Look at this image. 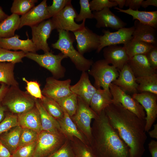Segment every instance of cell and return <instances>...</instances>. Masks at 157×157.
Returning a JSON list of instances; mask_svg holds the SVG:
<instances>
[{
    "label": "cell",
    "instance_id": "1",
    "mask_svg": "<svg viewBox=\"0 0 157 157\" xmlns=\"http://www.w3.org/2000/svg\"><path fill=\"white\" fill-rule=\"evenodd\" d=\"M104 110L110 124L129 147L130 157H142L147 138L145 119L138 117L119 103H113Z\"/></svg>",
    "mask_w": 157,
    "mask_h": 157
},
{
    "label": "cell",
    "instance_id": "2",
    "mask_svg": "<svg viewBox=\"0 0 157 157\" xmlns=\"http://www.w3.org/2000/svg\"><path fill=\"white\" fill-rule=\"evenodd\" d=\"M95 119L91 150L94 157H130L129 147L110 124L105 110Z\"/></svg>",
    "mask_w": 157,
    "mask_h": 157
},
{
    "label": "cell",
    "instance_id": "3",
    "mask_svg": "<svg viewBox=\"0 0 157 157\" xmlns=\"http://www.w3.org/2000/svg\"><path fill=\"white\" fill-rule=\"evenodd\" d=\"M57 31L58 39L52 44V47L69 58L78 70L82 72L88 71L94 63L93 60L85 58L74 48L73 43L75 38L71 33L64 30Z\"/></svg>",
    "mask_w": 157,
    "mask_h": 157
},
{
    "label": "cell",
    "instance_id": "4",
    "mask_svg": "<svg viewBox=\"0 0 157 157\" xmlns=\"http://www.w3.org/2000/svg\"><path fill=\"white\" fill-rule=\"evenodd\" d=\"M1 103L12 113L17 115L35 106V98L17 86H10Z\"/></svg>",
    "mask_w": 157,
    "mask_h": 157
},
{
    "label": "cell",
    "instance_id": "5",
    "mask_svg": "<svg viewBox=\"0 0 157 157\" xmlns=\"http://www.w3.org/2000/svg\"><path fill=\"white\" fill-rule=\"evenodd\" d=\"M88 74L94 79L93 86L97 89L109 91L110 85L119 76L118 70L110 65L104 59H100L94 62L88 71Z\"/></svg>",
    "mask_w": 157,
    "mask_h": 157
},
{
    "label": "cell",
    "instance_id": "6",
    "mask_svg": "<svg viewBox=\"0 0 157 157\" xmlns=\"http://www.w3.org/2000/svg\"><path fill=\"white\" fill-rule=\"evenodd\" d=\"M25 57L37 63L40 66L49 71L52 76L58 79L64 77L66 69L61 64V62L67 57L60 52L54 54L51 52L39 54L36 53H26Z\"/></svg>",
    "mask_w": 157,
    "mask_h": 157
},
{
    "label": "cell",
    "instance_id": "7",
    "mask_svg": "<svg viewBox=\"0 0 157 157\" xmlns=\"http://www.w3.org/2000/svg\"><path fill=\"white\" fill-rule=\"evenodd\" d=\"M78 15L71 3H69L52 17L51 19L55 29L74 33L82 29L85 26V20H83L81 24L76 23L75 20Z\"/></svg>",
    "mask_w": 157,
    "mask_h": 157
},
{
    "label": "cell",
    "instance_id": "8",
    "mask_svg": "<svg viewBox=\"0 0 157 157\" xmlns=\"http://www.w3.org/2000/svg\"><path fill=\"white\" fill-rule=\"evenodd\" d=\"M61 133L42 131L38 134L33 157H47L62 144L63 138Z\"/></svg>",
    "mask_w": 157,
    "mask_h": 157
},
{
    "label": "cell",
    "instance_id": "9",
    "mask_svg": "<svg viewBox=\"0 0 157 157\" xmlns=\"http://www.w3.org/2000/svg\"><path fill=\"white\" fill-rule=\"evenodd\" d=\"M98 116L81 98L78 96V106L75 114L73 116L76 124L86 136L90 142L92 140L91 123L92 119Z\"/></svg>",
    "mask_w": 157,
    "mask_h": 157
},
{
    "label": "cell",
    "instance_id": "10",
    "mask_svg": "<svg viewBox=\"0 0 157 157\" xmlns=\"http://www.w3.org/2000/svg\"><path fill=\"white\" fill-rule=\"evenodd\" d=\"M109 88L112 96L113 103H119L138 117L145 119L146 114L144 110L137 101L112 83L110 85Z\"/></svg>",
    "mask_w": 157,
    "mask_h": 157
},
{
    "label": "cell",
    "instance_id": "11",
    "mask_svg": "<svg viewBox=\"0 0 157 157\" xmlns=\"http://www.w3.org/2000/svg\"><path fill=\"white\" fill-rule=\"evenodd\" d=\"M132 97L142 106L146 112L145 130L148 132L157 117V95L144 92L133 94Z\"/></svg>",
    "mask_w": 157,
    "mask_h": 157
},
{
    "label": "cell",
    "instance_id": "12",
    "mask_svg": "<svg viewBox=\"0 0 157 157\" xmlns=\"http://www.w3.org/2000/svg\"><path fill=\"white\" fill-rule=\"evenodd\" d=\"M31 29L32 41L37 51L42 50L46 53L50 51V48L47 42L52 31L55 29L51 19L44 20L40 23L31 27Z\"/></svg>",
    "mask_w": 157,
    "mask_h": 157
},
{
    "label": "cell",
    "instance_id": "13",
    "mask_svg": "<svg viewBox=\"0 0 157 157\" xmlns=\"http://www.w3.org/2000/svg\"><path fill=\"white\" fill-rule=\"evenodd\" d=\"M134 30V26L123 27L114 32L103 30L102 32L104 34L99 36L100 44L96 52L99 53L103 48L108 46L125 44L133 38Z\"/></svg>",
    "mask_w": 157,
    "mask_h": 157
},
{
    "label": "cell",
    "instance_id": "14",
    "mask_svg": "<svg viewBox=\"0 0 157 157\" xmlns=\"http://www.w3.org/2000/svg\"><path fill=\"white\" fill-rule=\"evenodd\" d=\"M71 83L70 79L62 81L48 77L42 90V94L54 100L68 96L73 93L70 89Z\"/></svg>",
    "mask_w": 157,
    "mask_h": 157
},
{
    "label": "cell",
    "instance_id": "15",
    "mask_svg": "<svg viewBox=\"0 0 157 157\" xmlns=\"http://www.w3.org/2000/svg\"><path fill=\"white\" fill-rule=\"evenodd\" d=\"M77 44L78 51L83 55L97 50L100 44L99 36L87 26L73 33Z\"/></svg>",
    "mask_w": 157,
    "mask_h": 157
},
{
    "label": "cell",
    "instance_id": "16",
    "mask_svg": "<svg viewBox=\"0 0 157 157\" xmlns=\"http://www.w3.org/2000/svg\"><path fill=\"white\" fill-rule=\"evenodd\" d=\"M47 0H43L20 17L18 29L25 26L30 27L37 25L50 17L47 7Z\"/></svg>",
    "mask_w": 157,
    "mask_h": 157
},
{
    "label": "cell",
    "instance_id": "17",
    "mask_svg": "<svg viewBox=\"0 0 157 157\" xmlns=\"http://www.w3.org/2000/svg\"><path fill=\"white\" fill-rule=\"evenodd\" d=\"M92 13L93 18L97 21L95 26L97 28L108 27L118 30L126 25V23L112 12L109 8H105L100 11Z\"/></svg>",
    "mask_w": 157,
    "mask_h": 157
},
{
    "label": "cell",
    "instance_id": "18",
    "mask_svg": "<svg viewBox=\"0 0 157 157\" xmlns=\"http://www.w3.org/2000/svg\"><path fill=\"white\" fill-rule=\"evenodd\" d=\"M103 52L104 59L118 70H121L129 59L124 47L117 45L106 47Z\"/></svg>",
    "mask_w": 157,
    "mask_h": 157
},
{
    "label": "cell",
    "instance_id": "19",
    "mask_svg": "<svg viewBox=\"0 0 157 157\" xmlns=\"http://www.w3.org/2000/svg\"><path fill=\"white\" fill-rule=\"evenodd\" d=\"M70 89L73 93L81 98L89 106L91 99L97 90L91 83L86 72H82L78 81L71 85Z\"/></svg>",
    "mask_w": 157,
    "mask_h": 157
},
{
    "label": "cell",
    "instance_id": "20",
    "mask_svg": "<svg viewBox=\"0 0 157 157\" xmlns=\"http://www.w3.org/2000/svg\"><path fill=\"white\" fill-rule=\"evenodd\" d=\"M118 71L119 76L112 83L125 92L133 94L138 93L136 78L128 64H125L121 70Z\"/></svg>",
    "mask_w": 157,
    "mask_h": 157
},
{
    "label": "cell",
    "instance_id": "21",
    "mask_svg": "<svg viewBox=\"0 0 157 157\" xmlns=\"http://www.w3.org/2000/svg\"><path fill=\"white\" fill-rule=\"evenodd\" d=\"M19 38V35L15 34L11 37L0 38V47L15 51L20 50L25 53H36L37 51L31 39L28 38L26 40H22Z\"/></svg>",
    "mask_w": 157,
    "mask_h": 157
},
{
    "label": "cell",
    "instance_id": "22",
    "mask_svg": "<svg viewBox=\"0 0 157 157\" xmlns=\"http://www.w3.org/2000/svg\"><path fill=\"white\" fill-rule=\"evenodd\" d=\"M136 78L157 74L150 66L145 54H139L130 58L127 63Z\"/></svg>",
    "mask_w": 157,
    "mask_h": 157
},
{
    "label": "cell",
    "instance_id": "23",
    "mask_svg": "<svg viewBox=\"0 0 157 157\" xmlns=\"http://www.w3.org/2000/svg\"><path fill=\"white\" fill-rule=\"evenodd\" d=\"M17 116L19 125L22 128L31 129L38 134L42 131L40 113L35 106Z\"/></svg>",
    "mask_w": 157,
    "mask_h": 157
},
{
    "label": "cell",
    "instance_id": "24",
    "mask_svg": "<svg viewBox=\"0 0 157 157\" xmlns=\"http://www.w3.org/2000/svg\"><path fill=\"white\" fill-rule=\"evenodd\" d=\"M133 38L157 46L156 29L149 25L143 24L135 20Z\"/></svg>",
    "mask_w": 157,
    "mask_h": 157
},
{
    "label": "cell",
    "instance_id": "25",
    "mask_svg": "<svg viewBox=\"0 0 157 157\" xmlns=\"http://www.w3.org/2000/svg\"><path fill=\"white\" fill-rule=\"evenodd\" d=\"M35 101L40 113L42 131L61 133L58 121L47 112L39 99L35 98Z\"/></svg>",
    "mask_w": 157,
    "mask_h": 157
},
{
    "label": "cell",
    "instance_id": "26",
    "mask_svg": "<svg viewBox=\"0 0 157 157\" xmlns=\"http://www.w3.org/2000/svg\"><path fill=\"white\" fill-rule=\"evenodd\" d=\"M113 103L112 95L109 91L97 89L90 102V106L98 115L109 105Z\"/></svg>",
    "mask_w": 157,
    "mask_h": 157
},
{
    "label": "cell",
    "instance_id": "27",
    "mask_svg": "<svg viewBox=\"0 0 157 157\" xmlns=\"http://www.w3.org/2000/svg\"><path fill=\"white\" fill-rule=\"evenodd\" d=\"M114 8L118 12L129 15L133 17V20H137L140 23L149 25L155 28H157V11H146L133 10L130 8L124 10L116 7Z\"/></svg>",
    "mask_w": 157,
    "mask_h": 157
},
{
    "label": "cell",
    "instance_id": "28",
    "mask_svg": "<svg viewBox=\"0 0 157 157\" xmlns=\"http://www.w3.org/2000/svg\"><path fill=\"white\" fill-rule=\"evenodd\" d=\"M22 129L18 125L0 135V140L12 155L18 147Z\"/></svg>",
    "mask_w": 157,
    "mask_h": 157
},
{
    "label": "cell",
    "instance_id": "29",
    "mask_svg": "<svg viewBox=\"0 0 157 157\" xmlns=\"http://www.w3.org/2000/svg\"><path fill=\"white\" fill-rule=\"evenodd\" d=\"M20 22L19 16L12 13L0 23V38H8L15 35Z\"/></svg>",
    "mask_w": 157,
    "mask_h": 157
},
{
    "label": "cell",
    "instance_id": "30",
    "mask_svg": "<svg viewBox=\"0 0 157 157\" xmlns=\"http://www.w3.org/2000/svg\"><path fill=\"white\" fill-rule=\"evenodd\" d=\"M62 109L64 112L63 116L62 118L58 120L61 133L69 138L76 137L83 142V138L76 124L66 111Z\"/></svg>",
    "mask_w": 157,
    "mask_h": 157
},
{
    "label": "cell",
    "instance_id": "31",
    "mask_svg": "<svg viewBox=\"0 0 157 157\" xmlns=\"http://www.w3.org/2000/svg\"><path fill=\"white\" fill-rule=\"evenodd\" d=\"M154 47L151 44L133 38L123 46L129 59L137 55L145 54Z\"/></svg>",
    "mask_w": 157,
    "mask_h": 157
},
{
    "label": "cell",
    "instance_id": "32",
    "mask_svg": "<svg viewBox=\"0 0 157 157\" xmlns=\"http://www.w3.org/2000/svg\"><path fill=\"white\" fill-rule=\"evenodd\" d=\"M15 64L11 62H0V84L4 83L9 87L19 86L14 75Z\"/></svg>",
    "mask_w": 157,
    "mask_h": 157
},
{
    "label": "cell",
    "instance_id": "33",
    "mask_svg": "<svg viewBox=\"0 0 157 157\" xmlns=\"http://www.w3.org/2000/svg\"><path fill=\"white\" fill-rule=\"evenodd\" d=\"M138 92H148L157 95V74L136 78Z\"/></svg>",
    "mask_w": 157,
    "mask_h": 157
},
{
    "label": "cell",
    "instance_id": "34",
    "mask_svg": "<svg viewBox=\"0 0 157 157\" xmlns=\"http://www.w3.org/2000/svg\"><path fill=\"white\" fill-rule=\"evenodd\" d=\"M55 100L71 117L75 114L78 106V96L74 93Z\"/></svg>",
    "mask_w": 157,
    "mask_h": 157
},
{
    "label": "cell",
    "instance_id": "35",
    "mask_svg": "<svg viewBox=\"0 0 157 157\" xmlns=\"http://www.w3.org/2000/svg\"><path fill=\"white\" fill-rule=\"evenodd\" d=\"M40 100L47 112L56 119L58 120L63 117V110L54 100L43 95Z\"/></svg>",
    "mask_w": 157,
    "mask_h": 157
},
{
    "label": "cell",
    "instance_id": "36",
    "mask_svg": "<svg viewBox=\"0 0 157 157\" xmlns=\"http://www.w3.org/2000/svg\"><path fill=\"white\" fill-rule=\"evenodd\" d=\"M38 1L37 0H14L10 11L12 13L22 16L33 8Z\"/></svg>",
    "mask_w": 157,
    "mask_h": 157
},
{
    "label": "cell",
    "instance_id": "37",
    "mask_svg": "<svg viewBox=\"0 0 157 157\" xmlns=\"http://www.w3.org/2000/svg\"><path fill=\"white\" fill-rule=\"evenodd\" d=\"M26 53L23 51H12L0 47V62H11L16 64L22 63L25 57Z\"/></svg>",
    "mask_w": 157,
    "mask_h": 157
},
{
    "label": "cell",
    "instance_id": "38",
    "mask_svg": "<svg viewBox=\"0 0 157 157\" xmlns=\"http://www.w3.org/2000/svg\"><path fill=\"white\" fill-rule=\"evenodd\" d=\"M22 80L26 84V92L34 98L42 99L43 95L40 88V84L38 81L34 80L28 81L24 77L22 78Z\"/></svg>",
    "mask_w": 157,
    "mask_h": 157
},
{
    "label": "cell",
    "instance_id": "39",
    "mask_svg": "<svg viewBox=\"0 0 157 157\" xmlns=\"http://www.w3.org/2000/svg\"><path fill=\"white\" fill-rule=\"evenodd\" d=\"M38 134L37 132L32 129L22 128L18 147L37 141Z\"/></svg>",
    "mask_w": 157,
    "mask_h": 157
},
{
    "label": "cell",
    "instance_id": "40",
    "mask_svg": "<svg viewBox=\"0 0 157 157\" xmlns=\"http://www.w3.org/2000/svg\"><path fill=\"white\" fill-rule=\"evenodd\" d=\"M18 125L17 115L6 113L4 119L0 122V135Z\"/></svg>",
    "mask_w": 157,
    "mask_h": 157
},
{
    "label": "cell",
    "instance_id": "41",
    "mask_svg": "<svg viewBox=\"0 0 157 157\" xmlns=\"http://www.w3.org/2000/svg\"><path fill=\"white\" fill-rule=\"evenodd\" d=\"M79 3L80 10L75 19L76 21L79 22L87 19L93 18V14L90 8L89 0H80Z\"/></svg>",
    "mask_w": 157,
    "mask_h": 157
},
{
    "label": "cell",
    "instance_id": "42",
    "mask_svg": "<svg viewBox=\"0 0 157 157\" xmlns=\"http://www.w3.org/2000/svg\"><path fill=\"white\" fill-rule=\"evenodd\" d=\"M37 141L18 147L12 155V157H32Z\"/></svg>",
    "mask_w": 157,
    "mask_h": 157
},
{
    "label": "cell",
    "instance_id": "43",
    "mask_svg": "<svg viewBox=\"0 0 157 157\" xmlns=\"http://www.w3.org/2000/svg\"><path fill=\"white\" fill-rule=\"evenodd\" d=\"M90 8L92 11L98 12L105 8H112L117 6L113 0H92L89 2Z\"/></svg>",
    "mask_w": 157,
    "mask_h": 157
},
{
    "label": "cell",
    "instance_id": "44",
    "mask_svg": "<svg viewBox=\"0 0 157 157\" xmlns=\"http://www.w3.org/2000/svg\"><path fill=\"white\" fill-rule=\"evenodd\" d=\"M71 0H53L51 5L47 6V9L50 17L61 11L66 5L71 3Z\"/></svg>",
    "mask_w": 157,
    "mask_h": 157
},
{
    "label": "cell",
    "instance_id": "45",
    "mask_svg": "<svg viewBox=\"0 0 157 157\" xmlns=\"http://www.w3.org/2000/svg\"><path fill=\"white\" fill-rule=\"evenodd\" d=\"M47 157H75L73 151L67 143Z\"/></svg>",
    "mask_w": 157,
    "mask_h": 157
},
{
    "label": "cell",
    "instance_id": "46",
    "mask_svg": "<svg viewBox=\"0 0 157 157\" xmlns=\"http://www.w3.org/2000/svg\"><path fill=\"white\" fill-rule=\"evenodd\" d=\"M73 151L75 157H94L91 150L83 145L76 146Z\"/></svg>",
    "mask_w": 157,
    "mask_h": 157
},
{
    "label": "cell",
    "instance_id": "47",
    "mask_svg": "<svg viewBox=\"0 0 157 157\" xmlns=\"http://www.w3.org/2000/svg\"><path fill=\"white\" fill-rule=\"evenodd\" d=\"M151 67L154 70L157 69V46L151 49L145 54Z\"/></svg>",
    "mask_w": 157,
    "mask_h": 157
},
{
    "label": "cell",
    "instance_id": "48",
    "mask_svg": "<svg viewBox=\"0 0 157 157\" xmlns=\"http://www.w3.org/2000/svg\"><path fill=\"white\" fill-rule=\"evenodd\" d=\"M143 0H126L125 6L133 10H138Z\"/></svg>",
    "mask_w": 157,
    "mask_h": 157
},
{
    "label": "cell",
    "instance_id": "49",
    "mask_svg": "<svg viewBox=\"0 0 157 157\" xmlns=\"http://www.w3.org/2000/svg\"><path fill=\"white\" fill-rule=\"evenodd\" d=\"M148 145L151 157H157V141L152 140L149 143Z\"/></svg>",
    "mask_w": 157,
    "mask_h": 157
},
{
    "label": "cell",
    "instance_id": "50",
    "mask_svg": "<svg viewBox=\"0 0 157 157\" xmlns=\"http://www.w3.org/2000/svg\"><path fill=\"white\" fill-rule=\"evenodd\" d=\"M0 157H12V155L0 140Z\"/></svg>",
    "mask_w": 157,
    "mask_h": 157
},
{
    "label": "cell",
    "instance_id": "51",
    "mask_svg": "<svg viewBox=\"0 0 157 157\" xmlns=\"http://www.w3.org/2000/svg\"><path fill=\"white\" fill-rule=\"evenodd\" d=\"M9 86L4 83L0 84V103L2 100Z\"/></svg>",
    "mask_w": 157,
    "mask_h": 157
},
{
    "label": "cell",
    "instance_id": "52",
    "mask_svg": "<svg viewBox=\"0 0 157 157\" xmlns=\"http://www.w3.org/2000/svg\"><path fill=\"white\" fill-rule=\"evenodd\" d=\"M152 6L157 7V0H147L143 1L142 2L141 6L146 8L149 6Z\"/></svg>",
    "mask_w": 157,
    "mask_h": 157
},
{
    "label": "cell",
    "instance_id": "53",
    "mask_svg": "<svg viewBox=\"0 0 157 157\" xmlns=\"http://www.w3.org/2000/svg\"><path fill=\"white\" fill-rule=\"evenodd\" d=\"M7 110L6 108L0 103V122L4 119Z\"/></svg>",
    "mask_w": 157,
    "mask_h": 157
},
{
    "label": "cell",
    "instance_id": "54",
    "mask_svg": "<svg viewBox=\"0 0 157 157\" xmlns=\"http://www.w3.org/2000/svg\"><path fill=\"white\" fill-rule=\"evenodd\" d=\"M149 136L151 138L157 139V124L154 125V128L152 130L148 132Z\"/></svg>",
    "mask_w": 157,
    "mask_h": 157
},
{
    "label": "cell",
    "instance_id": "55",
    "mask_svg": "<svg viewBox=\"0 0 157 157\" xmlns=\"http://www.w3.org/2000/svg\"><path fill=\"white\" fill-rule=\"evenodd\" d=\"M8 16L3 10L2 7L0 6V23L6 19Z\"/></svg>",
    "mask_w": 157,
    "mask_h": 157
},
{
    "label": "cell",
    "instance_id": "56",
    "mask_svg": "<svg viewBox=\"0 0 157 157\" xmlns=\"http://www.w3.org/2000/svg\"><path fill=\"white\" fill-rule=\"evenodd\" d=\"M115 2L118 6L119 8L122 9L125 5L126 0H113Z\"/></svg>",
    "mask_w": 157,
    "mask_h": 157
},
{
    "label": "cell",
    "instance_id": "57",
    "mask_svg": "<svg viewBox=\"0 0 157 157\" xmlns=\"http://www.w3.org/2000/svg\"></svg>",
    "mask_w": 157,
    "mask_h": 157
}]
</instances>
